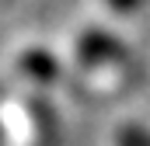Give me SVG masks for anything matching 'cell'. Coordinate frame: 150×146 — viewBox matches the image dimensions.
<instances>
[{
  "instance_id": "3957f363",
  "label": "cell",
  "mask_w": 150,
  "mask_h": 146,
  "mask_svg": "<svg viewBox=\"0 0 150 146\" xmlns=\"http://www.w3.org/2000/svg\"><path fill=\"white\" fill-rule=\"evenodd\" d=\"M108 4H112L115 11H129V7H136L140 0H108Z\"/></svg>"
},
{
  "instance_id": "7a4b0ae2",
  "label": "cell",
  "mask_w": 150,
  "mask_h": 146,
  "mask_svg": "<svg viewBox=\"0 0 150 146\" xmlns=\"http://www.w3.org/2000/svg\"><path fill=\"white\" fill-rule=\"evenodd\" d=\"M25 66H28V70H38V73H45V77H49V73H56V66H52V63H45V59H42L38 52L25 59Z\"/></svg>"
},
{
  "instance_id": "6da1fadb",
  "label": "cell",
  "mask_w": 150,
  "mask_h": 146,
  "mask_svg": "<svg viewBox=\"0 0 150 146\" xmlns=\"http://www.w3.org/2000/svg\"><path fill=\"white\" fill-rule=\"evenodd\" d=\"M80 52L87 59H105V56H115L119 52V45H115L112 38H105V35H87L80 42Z\"/></svg>"
}]
</instances>
